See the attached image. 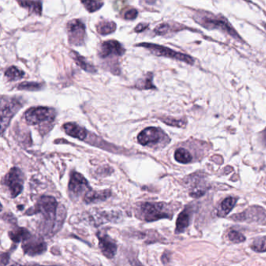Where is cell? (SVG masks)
<instances>
[{
  "label": "cell",
  "mask_w": 266,
  "mask_h": 266,
  "mask_svg": "<svg viewBox=\"0 0 266 266\" xmlns=\"http://www.w3.org/2000/svg\"><path fill=\"white\" fill-rule=\"evenodd\" d=\"M193 21L207 30H218L223 31L235 39L241 40L235 28L232 26L230 21L222 14H213L205 11H197L193 14Z\"/></svg>",
  "instance_id": "obj_1"
},
{
  "label": "cell",
  "mask_w": 266,
  "mask_h": 266,
  "mask_svg": "<svg viewBox=\"0 0 266 266\" xmlns=\"http://www.w3.org/2000/svg\"><path fill=\"white\" fill-rule=\"evenodd\" d=\"M139 215L144 221L153 222L173 217L172 208L165 203H145L139 207Z\"/></svg>",
  "instance_id": "obj_2"
},
{
  "label": "cell",
  "mask_w": 266,
  "mask_h": 266,
  "mask_svg": "<svg viewBox=\"0 0 266 266\" xmlns=\"http://www.w3.org/2000/svg\"><path fill=\"white\" fill-rule=\"evenodd\" d=\"M136 46L147 48L153 55H156V56L170 58V59H175V60L186 62V63L190 64V65H193V62H194V59L190 55L186 53L176 52V51L173 50L168 47L163 46V45L144 42V43L138 44Z\"/></svg>",
  "instance_id": "obj_3"
},
{
  "label": "cell",
  "mask_w": 266,
  "mask_h": 266,
  "mask_svg": "<svg viewBox=\"0 0 266 266\" xmlns=\"http://www.w3.org/2000/svg\"><path fill=\"white\" fill-rule=\"evenodd\" d=\"M138 141L144 146L164 147L169 143L170 139L163 130H161L160 128L148 127L139 134Z\"/></svg>",
  "instance_id": "obj_4"
},
{
  "label": "cell",
  "mask_w": 266,
  "mask_h": 266,
  "mask_svg": "<svg viewBox=\"0 0 266 266\" xmlns=\"http://www.w3.org/2000/svg\"><path fill=\"white\" fill-rule=\"evenodd\" d=\"M58 203L53 197L43 196L40 197L36 206L32 209H30L27 215H34L39 213L42 214L44 219L48 221L55 220L57 211Z\"/></svg>",
  "instance_id": "obj_5"
},
{
  "label": "cell",
  "mask_w": 266,
  "mask_h": 266,
  "mask_svg": "<svg viewBox=\"0 0 266 266\" xmlns=\"http://www.w3.org/2000/svg\"><path fill=\"white\" fill-rule=\"evenodd\" d=\"M55 111L48 107H33L24 113V118L29 124L41 125L52 123L55 119Z\"/></svg>",
  "instance_id": "obj_6"
},
{
  "label": "cell",
  "mask_w": 266,
  "mask_h": 266,
  "mask_svg": "<svg viewBox=\"0 0 266 266\" xmlns=\"http://www.w3.org/2000/svg\"><path fill=\"white\" fill-rule=\"evenodd\" d=\"M23 106L22 102L16 98H2L1 101V134L4 135V130L8 126L11 119Z\"/></svg>",
  "instance_id": "obj_7"
},
{
  "label": "cell",
  "mask_w": 266,
  "mask_h": 266,
  "mask_svg": "<svg viewBox=\"0 0 266 266\" xmlns=\"http://www.w3.org/2000/svg\"><path fill=\"white\" fill-rule=\"evenodd\" d=\"M5 184L11 193L13 198L19 195L23 190L24 185V175L21 169L14 167L10 170L5 176Z\"/></svg>",
  "instance_id": "obj_8"
},
{
  "label": "cell",
  "mask_w": 266,
  "mask_h": 266,
  "mask_svg": "<svg viewBox=\"0 0 266 266\" xmlns=\"http://www.w3.org/2000/svg\"><path fill=\"white\" fill-rule=\"evenodd\" d=\"M69 43L72 45H82L85 42L86 37L85 24L80 20H73L70 21L66 26Z\"/></svg>",
  "instance_id": "obj_9"
},
{
  "label": "cell",
  "mask_w": 266,
  "mask_h": 266,
  "mask_svg": "<svg viewBox=\"0 0 266 266\" xmlns=\"http://www.w3.org/2000/svg\"><path fill=\"white\" fill-rule=\"evenodd\" d=\"M125 49L122 45L116 40H109L104 42L100 45L99 56L102 59H111L122 56L124 54Z\"/></svg>",
  "instance_id": "obj_10"
},
{
  "label": "cell",
  "mask_w": 266,
  "mask_h": 266,
  "mask_svg": "<svg viewBox=\"0 0 266 266\" xmlns=\"http://www.w3.org/2000/svg\"><path fill=\"white\" fill-rule=\"evenodd\" d=\"M231 220L235 221H253L260 223H266V212L262 208L253 206L246 209V211L240 214L233 215Z\"/></svg>",
  "instance_id": "obj_11"
},
{
  "label": "cell",
  "mask_w": 266,
  "mask_h": 266,
  "mask_svg": "<svg viewBox=\"0 0 266 266\" xmlns=\"http://www.w3.org/2000/svg\"><path fill=\"white\" fill-rule=\"evenodd\" d=\"M22 247L25 254L35 256L45 252L47 245L41 237H33L31 234L28 238L23 240Z\"/></svg>",
  "instance_id": "obj_12"
},
{
  "label": "cell",
  "mask_w": 266,
  "mask_h": 266,
  "mask_svg": "<svg viewBox=\"0 0 266 266\" xmlns=\"http://www.w3.org/2000/svg\"><path fill=\"white\" fill-rule=\"evenodd\" d=\"M89 187L86 179L77 172H73L71 175L69 182V190L71 194L75 197H79L84 191H88Z\"/></svg>",
  "instance_id": "obj_13"
},
{
  "label": "cell",
  "mask_w": 266,
  "mask_h": 266,
  "mask_svg": "<svg viewBox=\"0 0 266 266\" xmlns=\"http://www.w3.org/2000/svg\"><path fill=\"white\" fill-rule=\"evenodd\" d=\"M97 237L99 238V247H100L102 254L108 258H112L114 257L117 251V246L116 243L106 233L102 234V233H99L97 234Z\"/></svg>",
  "instance_id": "obj_14"
},
{
  "label": "cell",
  "mask_w": 266,
  "mask_h": 266,
  "mask_svg": "<svg viewBox=\"0 0 266 266\" xmlns=\"http://www.w3.org/2000/svg\"><path fill=\"white\" fill-rule=\"evenodd\" d=\"M193 206H186L183 211L179 215L177 220H176V233H183L186 229L188 227L190 223L192 215H193Z\"/></svg>",
  "instance_id": "obj_15"
},
{
  "label": "cell",
  "mask_w": 266,
  "mask_h": 266,
  "mask_svg": "<svg viewBox=\"0 0 266 266\" xmlns=\"http://www.w3.org/2000/svg\"><path fill=\"white\" fill-rule=\"evenodd\" d=\"M63 130L66 132V135L79 140H85L88 135V132L85 128L80 126L76 123H68L64 124Z\"/></svg>",
  "instance_id": "obj_16"
},
{
  "label": "cell",
  "mask_w": 266,
  "mask_h": 266,
  "mask_svg": "<svg viewBox=\"0 0 266 266\" xmlns=\"http://www.w3.org/2000/svg\"><path fill=\"white\" fill-rule=\"evenodd\" d=\"M185 27L176 23L166 22L159 24L155 28L154 32L157 35H166L172 32L181 31L184 29Z\"/></svg>",
  "instance_id": "obj_17"
},
{
  "label": "cell",
  "mask_w": 266,
  "mask_h": 266,
  "mask_svg": "<svg viewBox=\"0 0 266 266\" xmlns=\"http://www.w3.org/2000/svg\"><path fill=\"white\" fill-rule=\"evenodd\" d=\"M111 195L109 190H88L85 193V202L87 204L99 203L107 199Z\"/></svg>",
  "instance_id": "obj_18"
},
{
  "label": "cell",
  "mask_w": 266,
  "mask_h": 266,
  "mask_svg": "<svg viewBox=\"0 0 266 266\" xmlns=\"http://www.w3.org/2000/svg\"><path fill=\"white\" fill-rule=\"evenodd\" d=\"M237 201H238V197H229L224 199L220 205V209L218 211V216L220 217L227 216L236 206Z\"/></svg>",
  "instance_id": "obj_19"
},
{
  "label": "cell",
  "mask_w": 266,
  "mask_h": 266,
  "mask_svg": "<svg viewBox=\"0 0 266 266\" xmlns=\"http://www.w3.org/2000/svg\"><path fill=\"white\" fill-rule=\"evenodd\" d=\"M71 56L76 62L77 65L79 66L82 69H83L84 71L88 73H92V74L96 72V69H95V66H92V64L89 63L85 57L82 56L78 52H75V51H72L71 52Z\"/></svg>",
  "instance_id": "obj_20"
},
{
  "label": "cell",
  "mask_w": 266,
  "mask_h": 266,
  "mask_svg": "<svg viewBox=\"0 0 266 266\" xmlns=\"http://www.w3.org/2000/svg\"><path fill=\"white\" fill-rule=\"evenodd\" d=\"M21 7L26 8L32 14L41 15L42 11V3L39 0H19L18 1Z\"/></svg>",
  "instance_id": "obj_21"
},
{
  "label": "cell",
  "mask_w": 266,
  "mask_h": 266,
  "mask_svg": "<svg viewBox=\"0 0 266 266\" xmlns=\"http://www.w3.org/2000/svg\"><path fill=\"white\" fill-rule=\"evenodd\" d=\"M116 24L113 21H102L96 25V30L101 35H107L116 31Z\"/></svg>",
  "instance_id": "obj_22"
},
{
  "label": "cell",
  "mask_w": 266,
  "mask_h": 266,
  "mask_svg": "<svg viewBox=\"0 0 266 266\" xmlns=\"http://www.w3.org/2000/svg\"><path fill=\"white\" fill-rule=\"evenodd\" d=\"M30 235H31L30 232L24 228L14 229V230H11L9 233V236L11 240L16 242V243L23 241V240L28 238Z\"/></svg>",
  "instance_id": "obj_23"
},
{
  "label": "cell",
  "mask_w": 266,
  "mask_h": 266,
  "mask_svg": "<svg viewBox=\"0 0 266 266\" xmlns=\"http://www.w3.org/2000/svg\"><path fill=\"white\" fill-rule=\"evenodd\" d=\"M24 71L20 70L19 68H16V66H13L6 71L5 77L8 81L10 82H15V81H18V80L21 79V78L24 77Z\"/></svg>",
  "instance_id": "obj_24"
},
{
  "label": "cell",
  "mask_w": 266,
  "mask_h": 266,
  "mask_svg": "<svg viewBox=\"0 0 266 266\" xmlns=\"http://www.w3.org/2000/svg\"><path fill=\"white\" fill-rule=\"evenodd\" d=\"M174 157L178 163H183V164L190 163L192 160V156L190 152L187 149H183V148H180L176 151Z\"/></svg>",
  "instance_id": "obj_25"
},
{
  "label": "cell",
  "mask_w": 266,
  "mask_h": 266,
  "mask_svg": "<svg viewBox=\"0 0 266 266\" xmlns=\"http://www.w3.org/2000/svg\"><path fill=\"white\" fill-rule=\"evenodd\" d=\"M135 88L139 89H156V86L152 83V75L148 74V75L144 77L142 79L137 82Z\"/></svg>",
  "instance_id": "obj_26"
},
{
  "label": "cell",
  "mask_w": 266,
  "mask_h": 266,
  "mask_svg": "<svg viewBox=\"0 0 266 266\" xmlns=\"http://www.w3.org/2000/svg\"><path fill=\"white\" fill-rule=\"evenodd\" d=\"M85 9L89 13L96 12L102 8L103 3L99 0H81Z\"/></svg>",
  "instance_id": "obj_27"
},
{
  "label": "cell",
  "mask_w": 266,
  "mask_h": 266,
  "mask_svg": "<svg viewBox=\"0 0 266 266\" xmlns=\"http://www.w3.org/2000/svg\"><path fill=\"white\" fill-rule=\"evenodd\" d=\"M251 247L255 252H266V236L254 240Z\"/></svg>",
  "instance_id": "obj_28"
},
{
  "label": "cell",
  "mask_w": 266,
  "mask_h": 266,
  "mask_svg": "<svg viewBox=\"0 0 266 266\" xmlns=\"http://www.w3.org/2000/svg\"><path fill=\"white\" fill-rule=\"evenodd\" d=\"M43 84L38 83V82H23L18 85V89L24 91H38L41 90Z\"/></svg>",
  "instance_id": "obj_29"
},
{
  "label": "cell",
  "mask_w": 266,
  "mask_h": 266,
  "mask_svg": "<svg viewBox=\"0 0 266 266\" xmlns=\"http://www.w3.org/2000/svg\"><path fill=\"white\" fill-rule=\"evenodd\" d=\"M162 120L169 126H176V127H184L187 123V121L183 119H176L173 118H165V119H162Z\"/></svg>",
  "instance_id": "obj_30"
},
{
  "label": "cell",
  "mask_w": 266,
  "mask_h": 266,
  "mask_svg": "<svg viewBox=\"0 0 266 266\" xmlns=\"http://www.w3.org/2000/svg\"><path fill=\"white\" fill-rule=\"evenodd\" d=\"M228 238L230 241L237 243V244L244 242L246 240L245 237L237 230H231V231L229 232Z\"/></svg>",
  "instance_id": "obj_31"
},
{
  "label": "cell",
  "mask_w": 266,
  "mask_h": 266,
  "mask_svg": "<svg viewBox=\"0 0 266 266\" xmlns=\"http://www.w3.org/2000/svg\"><path fill=\"white\" fill-rule=\"evenodd\" d=\"M138 11L135 9H130L128 10L127 11L124 13V15H123V18L126 20H135L136 19L137 17H138Z\"/></svg>",
  "instance_id": "obj_32"
},
{
  "label": "cell",
  "mask_w": 266,
  "mask_h": 266,
  "mask_svg": "<svg viewBox=\"0 0 266 266\" xmlns=\"http://www.w3.org/2000/svg\"><path fill=\"white\" fill-rule=\"evenodd\" d=\"M148 26H149V24L141 23L139 25H137L136 28H135V32H142L148 28Z\"/></svg>",
  "instance_id": "obj_33"
},
{
  "label": "cell",
  "mask_w": 266,
  "mask_h": 266,
  "mask_svg": "<svg viewBox=\"0 0 266 266\" xmlns=\"http://www.w3.org/2000/svg\"><path fill=\"white\" fill-rule=\"evenodd\" d=\"M8 262H9V256L6 253H4L1 256V264L4 265V264H7Z\"/></svg>",
  "instance_id": "obj_34"
},
{
  "label": "cell",
  "mask_w": 266,
  "mask_h": 266,
  "mask_svg": "<svg viewBox=\"0 0 266 266\" xmlns=\"http://www.w3.org/2000/svg\"><path fill=\"white\" fill-rule=\"evenodd\" d=\"M262 141L264 142V145H266V128L265 130H264L262 134Z\"/></svg>",
  "instance_id": "obj_35"
},
{
  "label": "cell",
  "mask_w": 266,
  "mask_h": 266,
  "mask_svg": "<svg viewBox=\"0 0 266 266\" xmlns=\"http://www.w3.org/2000/svg\"><path fill=\"white\" fill-rule=\"evenodd\" d=\"M145 2L148 3V4H152L153 0H145Z\"/></svg>",
  "instance_id": "obj_36"
}]
</instances>
